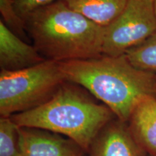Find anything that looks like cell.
Instances as JSON below:
<instances>
[{"label":"cell","instance_id":"3957f363","mask_svg":"<svg viewBox=\"0 0 156 156\" xmlns=\"http://www.w3.org/2000/svg\"><path fill=\"white\" fill-rule=\"evenodd\" d=\"M90 94L67 81L41 106L9 117L19 127L41 129L69 138L87 153L95 136L116 118Z\"/></svg>","mask_w":156,"mask_h":156},{"label":"cell","instance_id":"7c38bea8","mask_svg":"<svg viewBox=\"0 0 156 156\" xmlns=\"http://www.w3.org/2000/svg\"><path fill=\"white\" fill-rule=\"evenodd\" d=\"M0 156H21L19 126L10 117L0 118Z\"/></svg>","mask_w":156,"mask_h":156},{"label":"cell","instance_id":"6da1fadb","mask_svg":"<svg viewBox=\"0 0 156 156\" xmlns=\"http://www.w3.org/2000/svg\"><path fill=\"white\" fill-rule=\"evenodd\" d=\"M66 81L79 85L126 123L139 101L156 98V74L140 70L125 55L59 62Z\"/></svg>","mask_w":156,"mask_h":156},{"label":"cell","instance_id":"277c9868","mask_svg":"<svg viewBox=\"0 0 156 156\" xmlns=\"http://www.w3.org/2000/svg\"><path fill=\"white\" fill-rule=\"evenodd\" d=\"M65 82L59 62L51 60L17 71L1 70V116L9 117L41 106Z\"/></svg>","mask_w":156,"mask_h":156},{"label":"cell","instance_id":"9c48e42d","mask_svg":"<svg viewBox=\"0 0 156 156\" xmlns=\"http://www.w3.org/2000/svg\"><path fill=\"white\" fill-rule=\"evenodd\" d=\"M129 132L147 156H156V98L146 95L136 103L128 122Z\"/></svg>","mask_w":156,"mask_h":156},{"label":"cell","instance_id":"4fadbf2b","mask_svg":"<svg viewBox=\"0 0 156 156\" xmlns=\"http://www.w3.org/2000/svg\"><path fill=\"white\" fill-rule=\"evenodd\" d=\"M0 12L4 24L17 36L25 41L27 31L25 21L15 9L13 0H0Z\"/></svg>","mask_w":156,"mask_h":156},{"label":"cell","instance_id":"ba28073f","mask_svg":"<svg viewBox=\"0 0 156 156\" xmlns=\"http://www.w3.org/2000/svg\"><path fill=\"white\" fill-rule=\"evenodd\" d=\"M34 45L25 41L0 20V67L1 70L17 71L44 62Z\"/></svg>","mask_w":156,"mask_h":156},{"label":"cell","instance_id":"2e32d148","mask_svg":"<svg viewBox=\"0 0 156 156\" xmlns=\"http://www.w3.org/2000/svg\"><path fill=\"white\" fill-rule=\"evenodd\" d=\"M85 156H87V155H85Z\"/></svg>","mask_w":156,"mask_h":156},{"label":"cell","instance_id":"52a82bcc","mask_svg":"<svg viewBox=\"0 0 156 156\" xmlns=\"http://www.w3.org/2000/svg\"><path fill=\"white\" fill-rule=\"evenodd\" d=\"M87 156H147L136 144L126 123L114 119L95 136Z\"/></svg>","mask_w":156,"mask_h":156},{"label":"cell","instance_id":"30bf717a","mask_svg":"<svg viewBox=\"0 0 156 156\" xmlns=\"http://www.w3.org/2000/svg\"><path fill=\"white\" fill-rule=\"evenodd\" d=\"M95 24L108 26L125 8L128 0H62Z\"/></svg>","mask_w":156,"mask_h":156},{"label":"cell","instance_id":"8992f818","mask_svg":"<svg viewBox=\"0 0 156 156\" xmlns=\"http://www.w3.org/2000/svg\"><path fill=\"white\" fill-rule=\"evenodd\" d=\"M21 156H85L86 152L61 134L30 127H19Z\"/></svg>","mask_w":156,"mask_h":156},{"label":"cell","instance_id":"7a4b0ae2","mask_svg":"<svg viewBox=\"0 0 156 156\" xmlns=\"http://www.w3.org/2000/svg\"><path fill=\"white\" fill-rule=\"evenodd\" d=\"M24 20L27 34L45 59L65 62L103 56L104 28L62 0L36 9Z\"/></svg>","mask_w":156,"mask_h":156},{"label":"cell","instance_id":"8fae6325","mask_svg":"<svg viewBox=\"0 0 156 156\" xmlns=\"http://www.w3.org/2000/svg\"><path fill=\"white\" fill-rule=\"evenodd\" d=\"M124 55L134 67L156 74V32L142 44L126 51Z\"/></svg>","mask_w":156,"mask_h":156},{"label":"cell","instance_id":"9a60e30c","mask_svg":"<svg viewBox=\"0 0 156 156\" xmlns=\"http://www.w3.org/2000/svg\"><path fill=\"white\" fill-rule=\"evenodd\" d=\"M153 5H154V9H155V13H156V0H153Z\"/></svg>","mask_w":156,"mask_h":156},{"label":"cell","instance_id":"5bb4252c","mask_svg":"<svg viewBox=\"0 0 156 156\" xmlns=\"http://www.w3.org/2000/svg\"><path fill=\"white\" fill-rule=\"evenodd\" d=\"M58 0H13V5L23 19L30 12Z\"/></svg>","mask_w":156,"mask_h":156},{"label":"cell","instance_id":"5b68a950","mask_svg":"<svg viewBox=\"0 0 156 156\" xmlns=\"http://www.w3.org/2000/svg\"><path fill=\"white\" fill-rule=\"evenodd\" d=\"M155 32L156 13L153 0H128L122 12L104 28L103 55H124Z\"/></svg>","mask_w":156,"mask_h":156}]
</instances>
